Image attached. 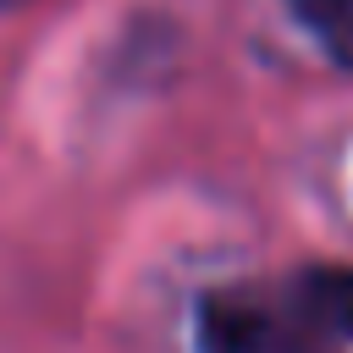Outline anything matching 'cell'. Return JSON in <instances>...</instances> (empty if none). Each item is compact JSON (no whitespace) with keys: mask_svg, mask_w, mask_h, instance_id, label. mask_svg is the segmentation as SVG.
I'll return each instance as SVG.
<instances>
[{"mask_svg":"<svg viewBox=\"0 0 353 353\" xmlns=\"http://www.w3.org/2000/svg\"><path fill=\"white\" fill-rule=\"evenodd\" d=\"M199 353H331V336L281 287H215L199 303Z\"/></svg>","mask_w":353,"mask_h":353,"instance_id":"obj_1","label":"cell"},{"mask_svg":"<svg viewBox=\"0 0 353 353\" xmlns=\"http://www.w3.org/2000/svg\"><path fill=\"white\" fill-rule=\"evenodd\" d=\"M281 292H287V298L303 309V320H309L314 331H325L331 342H336V336H353V270H347V265H309V270H298Z\"/></svg>","mask_w":353,"mask_h":353,"instance_id":"obj_2","label":"cell"},{"mask_svg":"<svg viewBox=\"0 0 353 353\" xmlns=\"http://www.w3.org/2000/svg\"><path fill=\"white\" fill-rule=\"evenodd\" d=\"M287 6H292V17L309 28V39H314L336 66L353 72V0H287Z\"/></svg>","mask_w":353,"mask_h":353,"instance_id":"obj_3","label":"cell"},{"mask_svg":"<svg viewBox=\"0 0 353 353\" xmlns=\"http://www.w3.org/2000/svg\"><path fill=\"white\" fill-rule=\"evenodd\" d=\"M17 6H28V0H0V11H17Z\"/></svg>","mask_w":353,"mask_h":353,"instance_id":"obj_4","label":"cell"}]
</instances>
